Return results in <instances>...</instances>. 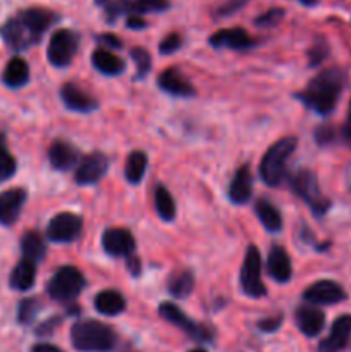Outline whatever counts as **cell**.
I'll list each match as a JSON object with an SVG mask.
<instances>
[{"mask_svg": "<svg viewBox=\"0 0 351 352\" xmlns=\"http://www.w3.org/2000/svg\"><path fill=\"white\" fill-rule=\"evenodd\" d=\"M179 47H181V36H179L178 33H171L169 36H165L164 40H162L160 47H158V50H160V54H174L176 50H179Z\"/></svg>", "mask_w": 351, "mask_h": 352, "instance_id": "cell-40", "label": "cell"}, {"mask_svg": "<svg viewBox=\"0 0 351 352\" xmlns=\"http://www.w3.org/2000/svg\"><path fill=\"white\" fill-rule=\"evenodd\" d=\"M148 158L143 151H133V153L127 157L126 167H124V175H126L127 182L131 184H138L143 179L145 172H147Z\"/></svg>", "mask_w": 351, "mask_h": 352, "instance_id": "cell-31", "label": "cell"}, {"mask_svg": "<svg viewBox=\"0 0 351 352\" xmlns=\"http://www.w3.org/2000/svg\"><path fill=\"white\" fill-rule=\"evenodd\" d=\"M253 192V175L248 165H243L236 170L229 186V198L236 205H243L251 198Z\"/></svg>", "mask_w": 351, "mask_h": 352, "instance_id": "cell-22", "label": "cell"}, {"mask_svg": "<svg viewBox=\"0 0 351 352\" xmlns=\"http://www.w3.org/2000/svg\"><path fill=\"white\" fill-rule=\"evenodd\" d=\"M155 210H157L158 217L165 222H171L176 217V201L171 196V192L164 188V186H158L157 191H155Z\"/></svg>", "mask_w": 351, "mask_h": 352, "instance_id": "cell-32", "label": "cell"}, {"mask_svg": "<svg viewBox=\"0 0 351 352\" xmlns=\"http://www.w3.org/2000/svg\"><path fill=\"white\" fill-rule=\"evenodd\" d=\"M350 189H351V184H350Z\"/></svg>", "mask_w": 351, "mask_h": 352, "instance_id": "cell-49", "label": "cell"}, {"mask_svg": "<svg viewBox=\"0 0 351 352\" xmlns=\"http://www.w3.org/2000/svg\"><path fill=\"white\" fill-rule=\"evenodd\" d=\"M284 14L286 10L281 9V7H272V9H268L267 12L258 16L257 19H255V24L260 28H274L284 19Z\"/></svg>", "mask_w": 351, "mask_h": 352, "instance_id": "cell-35", "label": "cell"}, {"mask_svg": "<svg viewBox=\"0 0 351 352\" xmlns=\"http://www.w3.org/2000/svg\"><path fill=\"white\" fill-rule=\"evenodd\" d=\"M193 285H195V277H193L191 272L182 270V272H174V274L169 277L167 289L171 292L172 298L176 299H184L191 294Z\"/></svg>", "mask_w": 351, "mask_h": 352, "instance_id": "cell-30", "label": "cell"}, {"mask_svg": "<svg viewBox=\"0 0 351 352\" xmlns=\"http://www.w3.org/2000/svg\"><path fill=\"white\" fill-rule=\"evenodd\" d=\"M210 45L215 48H233V50H246L253 47L255 40L241 28H231V30H220L210 36Z\"/></svg>", "mask_w": 351, "mask_h": 352, "instance_id": "cell-17", "label": "cell"}, {"mask_svg": "<svg viewBox=\"0 0 351 352\" xmlns=\"http://www.w3.org/2000/svg\"><path fill=\"white\" fill-rule=\"evenodd\" d=\"M48 160L55 170H69L79 160V153L67 141H54L48 150Z\"/></svg>", "mask_w": 351, "mask_h": 352, "instance_id": "cell-20", "label": "cell"}, {"mask_svg": "<svg viewBox=\"0 0 351 352\" xmlns=\"http://www.w3.org/2000/svg\"><path fill=\"white\" fill-rule=\"evenodd\" d=\"M34 278H36V263L23 258V260L14 267L9 278V284L10 287L16 289V291H28V289L33 287Z\"/></svg>", "mask_w": 351, "mask_h": 352, "instance_id": "cell-24", "label": "cell"}, {"mask_svg": "<svg viewBox=\"0 0 351 352\" xmlns=\"http://www.w3.org/2000/svg\"><path fill=\"white\" fill-rule=\"evenodd\" d=\"M282 323V316H274V318H265L258 323V329L262 332H275V330L281 327Z\"/></svg>", "mask_w": 351, "mask_h": 352, "instance_id": "cell-41", "label": "cell"}, {"mask_svg": "<svg viewBox=\"0 0 351 352\" xmlns=\"http://www.w3.org/2000/svg\"><path fill=\"white\" fill-rule=\"evenodd\" d=\"M96 311L107 316H116L126 309L124 296L117 291H102L95 298Z\"/></svg>", "mask_w": 351, "mask_h": 352, "instance_id": "cell-26", "label": "cell"}, {"mask_svg": "<svg viewBox=\"0 0 351 352\" xmlns=\"http://www.w3.org/2000/svg\"><path fill=\"white\" fill-rule=\"evenodd\" d=\"M351 339V315H343L332 323L330 333L320 342L319 352H341Z\"/></svg>", "mask_w": 351, "mask_h": 352, "instance_id": "cell-16", "label": "cell"}, {"mask_svg": "<svg viewBox=\"0 0 351 352\" xmlns=\"http://www.w3.org/2000/svg\"><path fill=\"white\" fill-rule=\"evenodd\" d=\"M126 26L131 28V30H143L147 26V21L138 16H129L126 21Z\"/></svg>", "mask_w": 351, "mask_h": 352, "instance_id": "cell-43", "label": "cell"}, {"mask_svg": "<svg viewBox=\"0 0 351 352\" xmlns=\"http://www.w3.org/2000/svg\"><path fill=\"white\" fill-rule=\"evenodd\" d=\"M250 0H226L222 6L217 9V17H227V16H233V14L240 12Z\"/></svg>", "mask_w": 351, "mask_h": 352, "instance_id": "cell-38", "label": "cell"}, {"mask_svg": "<svg viewBox=\"0 0 351 352\" xmlns=\"http://www.w3.org/2000/svg\"><path fill=\"white\" fill-rule=\"evenodd\" d=\"M72 346L83 352H107L117 344L112 327L96 320H81L71 329Z\"/></svg>", "mask_w": 351, "mask_h": 352, "instance_id": "cell-3", "label": "cell"}, {"mask_svg": "<svg viewBox=\"0 0 351 352\" xmlns=\"http://www.w3.org/2000/svg\"><path fill=\"white\" fill-rule=\"evenodd\" d=\"M61 98L64 102V105L67 107L72 112H92L98 107L95 98L88 95V93L83 91L81 88H78L72 82H67L61 88Z\"/></svg>", "mask_w": 351, "mask_h": 352, "instance_id": "cell-19", "label": "cell"}, {"mask_svg": "<svg viewBox=\"0 0 351 352\" xmlns=\"http://www.w3.org/2000/svg\"><path fill=\"white\" fill-rule=\"evenodd\" d=\"M86 280L76 267H62L55 272L47 285V292L58 302H69L78 298L85 289Z\"/></svg>", "mask_w": 351, "mask_h": 352, "instance_id": "cell-5", "label": "cell"}, {"mask_svg": "<svg viewBox=\"0 0 351 352\" xmlns=\"http://www.w3.org/2000/svg\"><path fill=\"white\" fill-rule=\"evenodd\" d=\"M79 38L71 30H58L52 34L48 43V60L55 67H65L72 62L76 52H78Z\"/></svg>", "mask_w": 351, "mask_h": 352, "instance_id": "cell-8", "label": "cell"}, {"mask_svg": "<svg viewBox=\"0 0 351 352\" xmlns=\"http://www.w3.org/2000/svg\"><path fill=\"white\" fill-rule=\"evenodd\" d=\"M83 219L74 213H58L47 227L48 239L54 243H72L81 236Z\"/></svg>", "mask_w": 351, "mask_h": 352, "instance_id": "cell-11", "label": "cell"}, {"mask_svg": "<svg viewBox=\"0 0 351 352\" xmlns=\"http://www.w3.org/2000/svg\"><path fill=\"white\" fill-rule=\"evenodd\" d=\"M127 267H129L131 274L133 275L140 274V260H138V258H133V256L127 258Z\"/></svg>", "mask_w": 351, "mask_h": 352, "instance_id": "cell-46", "label": "cell"}, {"mask_svg": "<svg viewBox=\"0 0 351 352\" xmlns=\"http://www.w3.org/2000/svg\"><path fill=\"white\" fill-rule=\"evenodd\" d=\"M255 213L268 232H279L282 229L281 212L267 199H258V203L255 205Z\"/></svg>", "mask_w": 351, "mask_h": 352, "instance_id": "cell-28", "label": "cell"}, {"mask_svg": "<svg viewBox=\"0 0 351 352\" xmlns=\"http://www.w3.org/2000/svg\"><path fill=\"white\" fill-rule=\"evenodd\" d=\"M240 282L243 292L246 296H250V298H262V296H265V292H267L264 280H262L260 251L255 246L248 248L246 254H244Z\"/></svg>", "mask_w": 351, "mask_h": 352, "instance_id": "cell-7", "label": "cell"}, {"mask_svg": "<svg viewBox=\"0 0 351 352\" xmlns=\"http://www.w3.org/2000/svg\"><path fill=\"white\" fill-rule=\"evenodd\" d=\"M14 172H16V160L9 153V150H7L3 134H0V181L12 177Z\"/></svg>", "mask_w": 351, "mask_h": 352, "instance_id": "cell-33", "label": "cell"}, {"mask_svg": "<svg viewBox=\"0 0 351 352\" xmlns=\"http://www.w3.org/2000/svg\"><path fill=\"white\" fill-rule=\"evenodd\" d=\"M346 86V74L341 69H326L308 82L298 98L319 116H329L336 109L339 96Z\"/></svg>", "mask_w": 351, "mask_h": 352, "instance_id": "cell-2", "label": "cell"}, {"mask_svg": "<svg viewBox=\"0 0 351 352\" xmlns=\"http://www.w3.org/2000/svg\"><path fill=\"white\" fill-rule=\"evenodd\" d=\"M103 7L110 21H114L120 14L138 16L145 12H162L169 9V0H103Z\"/></svg>", "mask_w": 351, "mask_h": 352, "instance_id": "cell-10", "label": "cell"}, {"mask_svg": "<svg viewBox=\"0 0 351 352\" xmlns=\"http://www.w3.org/2000/svg\"><path fill=\"white\" fill-rule=\"evenodd\" d=\"M26 198V191L21 188L9 189L0 195V226H12L19 219Z\"/></svg>", "mask_w": 351, "mask_h": 352, "instance_id": "cell-15", "label": "cell"}, {"mask_svg": "<svg viewBox=\"0 0 351 352\" xmlns=\"http://www.w3.org/2000/svg\"><path fill=\"white\" fill-rule=\"evenodd\" d=\"M315 140H317V143L322 144V146L330 144L334 140H336V131H334L332 126H327V124L319 126L315 129Z\"/></svg>", "mask_w": 351, "mask_h": 352, "instance_id": "cell-39", "label": "cell"}, {"mask_svg": "<svg viewBox=\"0 0 351 352\" xmlns=\"http://www.w3.org/2000/svg\"><path fill=\"white\" fill-rule=\"evenodd\" d=\"M158 313H160L162 318H165L169 323H172V325H176L178 329H181L182 332L188 333L191 339L202 340V342L212 340V332H210L209 329H205L203 325L195 323L191 318H188V316L184 315V311H182L181 308H178L174 302H164V305H160Z\"/></svg>", "mask_w": 351, "mask_h": 352, "instance_id": "cell-9", "label": "cell"}, {"mask_svg": "<svg viewBox=\"0 0 351 352\" xmlns=\"http://www.w3.org/2000/svg\"><path fill=\"white\" fill-rule=\"evenodd\" d=\"M327 55H329V45H327V41L323 40V38H319V40H317L315 43L312 45V48L308 50L310 65H312V67L320 65L323 60H326Z\"/></svg>", "mask_w": 351, "mask_h": 352, "instance_id": "cell-36", "label": "cell"}, {"mask_svg": "<svg viewBox=\"0 0 351 352\" xmlns=\"http://www.w3.org/2000/svg\"><path fill=\"white\" fill-rule=\"evenodd\" d=\"M158 86L165 93H171L174 96H191L195 93V88H193L191 82L176 67L167 69V71H164L158 76Z\"/></svg>", "mask_w": 351, "mask_h": 352, "instance_id": "cell-23", "label": "cell"}, {"mask_svg": "<svg viewBox=\"0 0 351 352\" xmlns=\"http://www.w3.org/2000/svg\"><path fill=\"white\" fill-rule=\"evenodd\" d=\"M291 188L299 198L308 203L310 208H312V212L315 215L320 217L329 210V199L323 198L322 192H320L319 181H317L313 172L305 170V168L295 172L291 177Z\"/></svg>", "mask_w": 351, "mask_h": 352, "instance_id": "cell-6", "label": "cell"}, {"mask_svg": "<svg viewBox=\"0 0 351 352\" xmlns=\"http://www.w3.org/2000/svg\"><path fill=\"white\" fill-rule=\"evenodd\" d=\"M298 140L295 136H286L282 140L275 141L267 153L264 155L260 164L262 181L268 186H279L286 175V165L289 157L295 153Z\"/></svg>", "mask_w": 351, "mask_h": 352, "instance_id": "cell-4", "label": "cell"}, {"mask_svg": "<svg viewBox=\"0 0 351 352\" xmlns=\"http://www.w3.org/2000/svg\"><path fill=\"white\" fill-rule=\"evenodd\" d=\"M31 352H64L58 349L57 346H52V344H36V346L31 349Z\"/></svg>", "mask_w": 351, "mask_h": 352, "instance_id": "cell-45", "label": "cell"}, {"mask_svg": "<svg viewBox=\"0 0 351 352\" xmlns=\"http://www.w3.org/2000/svg\"><path fill=\"white\" fill-rule=\"evenodd\" d=\"M30 79V67L28 62L21 57H14L7 62L6 69H3L2 81L3 85L9 88H21Z\"/></svg>", "mask_w": 351, "mask_h": 352, "instance_id": "cell-25", "label": "cell"}, {"mask_svg": "<svg viewBox=\"0 0 351 352\" xmlns=\"http://www.w3.org/2000/svg\"><path fill=\"white\" fill-rule=\"evenodd\" d=\"M299 2H301L303 6H306V7H312V6H315L319 0H299Z\"/></svg>", "mask_w": 351, "mask_h": 352, "instance_id": "cell-47", "label": "cell"}, {"mask_svg": "<svg viewBox=\"0 0 351 352\" xmlns=\"http://www.w3.org/2000/svg\"><path fill=\"white\" fill-rule=\"evenodd\" d=\"M92 62L96 71L107 76H117L124 71V62L116 54H112L109 48H98V50L93 52Z\"/></svg>", "mask_w": 351, "mask_h": 352, "instance_id": "cell-27", "label": "cell"}, {"mask_svg": "<svg viewBox=\"0 0 351 352\" xmlns=\"http://www.w3.org/2000/svg\"><path fill=\"white\" fill-rule=\"evenodd\" d=\"M303 298L312 305L330 306L343 302L346 299V291L343 289V285L334 280H319L303 292Z\"/></svg>", "mask_w": 351, "mask_h": 352, "instance_id": "cell-12", "label": "cell"}, {"mask_svg": "<svg viewBox=\"0 0 351 352\" xmlns=\"http://www.w3.org/2000/svg\"><path fill=\"white\" fill-rule=\"evenodd\" d=\"M296 325L306 337H315L326 327V315L315 306H301L296 309Z\"/></svg>", "mask_w": 351, "mask_h": 352, "instance_id": "cell-18", "label": "cell"}, {"mask_svg": "<svg viewBox=\"0 0 351 352\" xmlns=\"http://www.w3.org/2000/svg\"><path fill=\"white\" fill-rule=\"evenodd\" d=\"M57 19L58 16L52 10L43 7H30L9 17L0 28V34L10 48L24 50L40 41L45 31Z\"/></svg>", "mask_w": 351, "mask_h": 352, "instance_id": "cell-1", "label": "cell"}, {"mask_svg": "<svg viewBox=\"0 0 351 352\" xmlns=\"http://www.w3.org/2000/svg\"><path fill=\"white\" fill-rule=\"evenodd\" d=\"M102 246L110 256L129 258L136 248L133 234L126 229H109L102 236Z\"/></svg>", "mask_w": 351, "mask_h": 352, "instance_id": "cell-14", "label": "cell"}, {"mask_svg": "<svg viewBox=\"0 0 351 352\" xmlns=\"http://www.w3.org/2000/svg\"><path fill=\"white\" fill-rule=\"evenodd\" d=\"M21 253H23V256L26 258V260L34 261V263L43 260L45 253H47V246H45L43 237L38 232H34V230L24 234L23 239H21Z\"/></svg>", "mask_w": 351, "mask_h": 352, "instance_id": "cell-29", "label": "cell"}, {"mask_svg": "<svg viewBox=\"0 0 351 352\" xmlns=\"http://www.w3.org/2000/svg\"><path fill=\"white\" fill-rule=\"evenodd\" d=\"M38 309H40V302H38V299L34 298L23 299L19 305V309H17V320H19V323L28 325V323L33 322L34 316L38 315Z\"/></svg>", "mask_w": 351, "mask_h": 352, "instance_id": "cell-34", "label": "cell"}, {"mask_svg": "<svg viewBox=\"0 0 351 352\" xmlns=\"http://www.w3.org/2000/svg\"><path fill=\"white\" fill-rule=\"evenodd\" d=\"M267 270L268 275H270L274 280L281 282V284H284V282H288L289 278H291L292 265L284 248L272 246V250L268 251Z\"/></svg>", "mask_w": 351, "mask_h": 352, "instance_id": "cell-21", "label": "cell"}, {"mask_svg": "<svg viewBox=\"0 0 351 352\" xmlns=\"http://www.w3.org/2000/svg\"><path fill=\"white\" fill-rule=\"evenodd\" d=\"M107 170H109V160L105 155L100 151L89 153L79 162L78 170H76V182L81 186L95 184L105 175Z\"/></svg>", "mask_w": 351, "mask_h": 352, "instance_id": "cell-13", "label": "cell"}, {"mask_svg": "<svg viewBox=\"0 0 351 352\" xmlns=\"http://www.w3.org/2000/svg\"><path fill=\"white\" fill-rule=\"evenodd\" d=\"M100 41H102L103 45H107V47H110V48H120V47H123V43H120L119 38L114 36V34H102V36H100Z\"/></svg>", "mask_w": 351, "mask_h": 352, "instance_id": "cell-42", "label": "cell"}, {"mask_svg": "<svg viewBox=\"0 0 351 352\" xmlns=\"http://www.w3.org/2000/svg\"><path fill=\"white\" fill-rule=\"evenodd\" d=\"M341 134H343L344 141H346V143L351 146V102H350V112H348L346 124H344V127H343V131H341Z\"/></svg>", "mask_w": 351, "mask_h": 352, "instance_id": "cell-44", "label": "cell"}, {"mask_svg": "<svg viewBox=\"0 0 351 352\" xmlns=\"http://www.w3.org/2000/svg\"><path fill=\"white\" fill-rule=\"evenodd\" d=\"M191 352H206L205 349H193Z\"/></svg>", "mask_w": 351, "mask_h": 352, "instance_id": "cell-48", "label": "cell"}, {"mask_svg": "<svg viewBox=\"0 0 351 352\" xmlns=\"http://www.w3.org/2000/svg\"><path fill=\"white\" fill-rule=\"evenodd\" d=\"M131 57H133L134 64H136L138 67V78H145V76L150 72L151 67L150 54H148L145 48H134V50H131Z\"/></svg>", "mask_w": 351, "mask_h": 352, "instance_id": "cell-37", "label": "cell"}]
</instances>
